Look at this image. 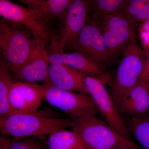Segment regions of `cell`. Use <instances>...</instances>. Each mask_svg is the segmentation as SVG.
I'll return each mask as SVG.
<instances>
[{"instance_id":"obj_14","label":"cell","mask_w":149,"mask_h":149,"mask_svg":"<svg viewBox=\"0 0 149 149\" xmlns=\"http://www.w3.org/2000/svg\"><path fill=\"white\" fill-rule=\"evenodd\" d=\"M118 110L126 118L139 117L148 113L149 83L139 82L123 100Z\"/></svg>"},{"instance_id":"obj_25","label":"cell","mask_w":149,"mask_h":149,"mask_svg":"<svg viewBox=\"0 0 149 149\" xmlns=\"http://www.w3.org/2000/svg\"><path fill=\"white\" fill-rule=\"evenodd\" d=\"M43 1V0H20L19 1L27 6V8L30 10L35 11L40 8Z\"/></svg>"},{"instance_id":"obj_22","label":"cell","mask_w":149,"mask_h":149,"mask_svg":"<svg viewBox=\"0 0 149 149\" xmlns=\"http://www.w3.org/2000/svg\"><path fill=\"white\" fill-rule=\"evenodd\" d=\"M123 10L137 23L142 22L149 19V0H129Z\"/></svg>"},{"instance_id":"obj_18","label":"cell","mask_w":149,"mask_h":149,"mask_svg":"<svg viewBox=\"0 0 149 149\" xmlns=\"http://www.w3.org/2000/svg\"><path fill=\"white\" fill-rule=\"evenodd\" d=\"M13 80L9 70L1 57L0 60V116L19 112L13 109L9 101V93Z\"/></svg>"},{"instance_id":"obj_10","label":"cell","mask_w":149,"mask_h":149,"mask_svg":"<svg viewBox=\"0 0 149 149\" xmlns=\"http://www.w3.org/2000/svg\"><path fill=\"white\" fill-rule=\"evenodd\" d=\"M45 46L42 42L37 41L26 62L15 72L10 73L13 81L51 84L49 73V55Z\"/></svg>"},{"instance_id":"obj_16","label":"cell","mask_w":149,"mask_h":149,"mask_svg":"<svg viewBox=\"0 0 149 149\" xmlns=\"http://www.w3.org/2000/svg\"><path fill=\"white\" fill-rule=\"evenodd\" d=\"M96 17L98 19L102 31H136L138 25V23L125 15L123 10L109 15Z\"/></svg>"},{"instance_id":"obj_19","label":"cell","mask_w":149,"mask_h":149,"mask_svg":"<svg viewBox=\"0 0 149 149\" xmlns=\"http://www.w3.org/2000/svg\"><path fill=\"white\" fill-rule=\"evenodd\" d=\"M47 149H84L72 131L61 129L49 135Z\"/></svg>"},{"instance_id":"obj_7","label":"cell","mask_w":149,"mask_h":149,"mask_svg":"<svg viewBox=\"0 0 149 149\" xmlns=\"http://www.w3.org/2000/svg\"><path fill=\"white\" fill-rule=\"evenodd\" d=\"M85 84L89 95L93 98L108 124L124 139L133 141L125 121L101 79L86 76Z\"/></svg>"},{"instance_id":"obj_26","label":"cell","mask_w":149,"mask_h":149,"mask_svg":"<svg viewBox=\"0 0 149 149\" xmlns=\"http://www.w3.org/2000/svg\"><path fill=\"white\" fill-rule=\"evenodd\" d=\"M139 82L149 83V54L146 57V63L143 71L141 74Z\"/></svg>"},{"instance_id":"obj_23","label":"cell","mask_w":149,"mask_h":149,"mask_svg":"<svg viewBox=\"0 0 149 149\" xmlns=\"http://www.w3.org/2000/svg\"><path fill=\"white\" fill-rule=\"evenodd\" d=\"M40 136L16 139L8 149H45L40 140Z\"/></svg>"},{"instance_id":"obj_13","label":"cell","mask_w":149,"mask_h":149,"mask_svg":"<svg viewBox=\"0 0 149 149\" xmlns=\"http://www.w3.org/2000/svg\"><path fill=\"white\" fill-rule=\"evenodd\" d=\"M49 77L51 84L56 88L89 95L85 84L86 75L76 70L63 65L50 64Z\"/></svg>"},{"instance_id":"obj_2","label":"cell","mask_w":149,"mask_h":149,"mask_svg":"<svg viewBox=\"0 0 149 149\" xmlns=\"http://www.w3.org/2000/svg\"><path fill=\"white\" fill-rule=\"evenodd\" d=\"M70 127L84 149H143L133 141L120 136L106 121L95 116L72 118Z\"/></svg>"},{"instance_id":"obj_11","label":"cell","mask_w":149,"mask_h":149,"mask_svg":"<svg viewBox=\"0 0 149 149\" xmlns=\"http://www.w3.org/2000/svg\"><path fill=\"white\" fill-rule=\"evenodd\" d=\"M52 42L50 50L47 51L50 64L66 65L86 76L100 78L104 74V68L87 56L77 52H65Z\"/></svg>"},{"instance_id":"obj_15","label":"cell","mask_w":149,"mask_h":149,"mask_svg":"<svg viewBox=\"0 0 149 149\" xmlns=\"http://www.w3.org/2000/svg\"><path fill=\"white\" fill-rule=\"evenodd\" d=\"M73 0H48L43 1L40 8L32 10L49 27L48 24L54 21H59L66 12Z\"/></svg>"},{"instance_id":"obj_9","label":"cell","mask_w":149,"mask_h":149,"mask_svg":"<svg viewBox=\"0 0 149 149\" xmlns=\"http://www.w3.org/2000/svg\"><path fill=\"white\" fill-rule=\"evenodd\" d=\"M0 15L6 20L23 25L37 41L46 45L49 42V28L29 9L8 0H1Z\"/></svg>"},{"instance_id":"obj_21","label":"cell","mask_w":149,"mask_h":149,"mask_svg":"<svg viewBox=\"0 0 149 149\" xmlns=\"http://www.w3.org/2000/svg\"><path fill=\"white\" fill-rule=\"evenodd\" d=\"M129 0H95L91 1V11L97 17L109 15L122 10Z\"/></svg>"},{"instance_id":"obj_20","label":"cell","mask_w":149,"mask_h":149,"mask_svg":"<svg viewBox=\"0 0 149 149\" xmlns=\"http://www.w3.org/2000/svg\"><path fill=\"white\" fill-rule=\"evenodd\" d=\"M130 133L145 149H149V114L127 118L125 121Z\"/></svg>"},{"instance_id":"obj_24","label":"cell","mask_w":149,"mask_h":149,"mask_svg":"<svg viewBox=\"0 0 149 149\" xmlns=\"http://www.w3.org/2000/svg\"><path fill=\"white\" fill-rule=\"evenodd\" d=\"M139 34L142 49L146 57L149 54V19L141 22Z\"/></svg>"},{"instance_id":"obj_3","label":"cell","mask_w":149,"mask_h":149,"mask_svg":"<svg viewBox=\"0 0 149 149\" xmlns=\"http://www.w3.org/2000/svg\"><path fill=\"white\" fill-rule=\"evenodd\" d=\"M37 41L23 25L1 19V57L10 73L15 72L26 62Z\"/></svg>"},{"instance_id":"obj_8","label":"cell","mask_w":149,"mask_h":149,"mask_svg":"<svg viewBox=\"0 0 149 149\" xmlns=\"http://www.w3.org/2000/svg\"><path fill=\"white\" fill-rule=\"evenodd\" d=\"M72 49L87 56L104 68L112 61L98 19L94 15L88 19Z\"/></svg>"},{"instance_id":"obj_12","label":"cell","mask_w":149,"mask_h":149,"mask_svg":"<svg viewBox=\"0 0 149 149\" xmlns=\"http://www.w3.org/2000/svg\"><path fill=\"white\" fill-rule=\"evenodd\" d=\"M8 97L13 109L25 112L37 111L43 100L40 85L18 81L11 85Z\"/></svg>"},{"instance_id":"obj_5","label":"cell","mask_w":149,"mask_h":149,"mask_svg":"<svg viewBox=\"0 0 149 149\" xmlns=\"http://www.w3.org/2000/svg\"><path fill=\"white\" fill-rule=\"evenodd\" d=\"M42 97L48 104L63 111L72 118L100 113L90 95L65 91L52 84L40 85Z\"/></svg>"},{"instance_id":"obj_1","label":"cell","mask_w":149,"mask_h":149,"mask_svg":"<svg viewBox=\"0 0 149 149\" xmlns=\"http://www.w3.org/2000/svg\"><path fill=\"white\" fill-rule=\"evenodd\" d=\"M58 116L47 109L0 116V131L6 136L20 139L49 135L56 130L70 127L72 118H62Z\"/></svg>"},{"instance_id":"obj_17","label":"cell","mask_w":149,"mask_h":149,"mask_svg":"<svg viewBox=\"0 0 149 149\" xmlns=\"http://www.w3.org/2000/svg\"><path fill=\"white\" fill-rule=\"evenodd\" d=\"M102 31L105 43L112 60L120 54H123L128 45L136 39V31Z\"/></svg>"},{"instance_id":"obj_27","label":"cell","mask_w":149,"mask_h":149,"mask_svg":"<svg viewBox=\"0 0 149 149\" xmlns=\"http://www.w3.org/2000/svg\"><path fill=\"white\" fill-rule=\"evenodd\" d=\"M15 140V139L14 140H9L1 137V149H8L14 143Z\"/></svg>"},{"instance_id":"obj_6","label":"cell","mask_w":149,"mask_h":149,"mask_svg":"<svg viewBox=\"0 0 149 149\" xmlns=\"http://www.w3.org/2000/svg\"><path fill=\"white\" fill-rule=\"evenodd\" d=\"M91 1L73 0L58 21V35L52 37L58 48L72 49L80 32L88 21Z\"/></svg>"},{"instance_id":"obj_28","label":"cell","mask_w":149,"mask_h":149,"mask_svg":"<svg viewBox=\"0 0 149 149\" xmlns=\"http://www.w3.org/2000/svg\"><path fill=\"white\" fill-rule=\"evenodd\" d=\"M113 149H133L131 148H115Z\"/></svg>"},{"instance_id":"obj_4","label":"cell","mask_w":149,"mask_h":149,"mask_svg":"<svg viewBox=\"0 0 149 149\" xmlns=\"http://www.w3.org/2000/svg\"><path fill=\"white\" fill-rule=\"evenodd\" d=\"M111 90V95L116 108L130 91L140 81L146 57L136 40L128 45L123 52Z\"/></svg>"}]
</instances>
